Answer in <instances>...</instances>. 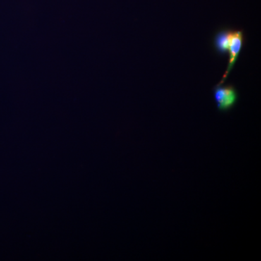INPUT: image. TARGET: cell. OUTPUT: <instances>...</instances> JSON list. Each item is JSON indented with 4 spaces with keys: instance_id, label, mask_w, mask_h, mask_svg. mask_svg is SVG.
<instances>
[{
    "instance_id": "3957f363",
    "label": "cell",
    "mask_w": 261,
    "mask_h": 261,
    "mask_svg": "<svg viewBox=\"0 0 261 261\" xmlns=\"http://www.w3.org/2000/svg\"><path fill=\"white\" fill-rule=\"evenodd\" d=\"M233 32V30L228 27H222L215 33L212 45L218 56H224L228 54Z\"/></svg>"
},
{
    "instance_id": "7a4b0ae2",
    "label": "cell",
    "mask_w": 261,
    "mask_h": 261,
    "mask_svg": "<svg viewBox=\"0 0 261 261\" xmlns=\"http://www.w3.org/2000/svg\"><path fill=\"white\" fill-rule=\"evenodd\" d=\"M245 43V33L243 30H233L232 37H231V43H230L229 49H228V62L227 68L224 74L223 75L222 79L220 81L219 85L224 84L225 81L228 78L233 66L236 64L237 61L240 53L243 50L244 45Z\"/></svg>"
},
{
    "instance_id": "6da1fadb",
    "label": "cell",
    "mask_w": 261,
    "mask_h": 261,
    "mask_svg": "<svg viewBox=\"0 0 261 261\" xmlns=\"http://www.w3.org/2000/svg\"><path fill=\"white\" fill-rule=\"evenodd\" d=\"M216 108L221 113H227L238 104L239 93L236 87L231 84L224 86L216 84L213 88Z\"/></svg>"
}]
</instances>
